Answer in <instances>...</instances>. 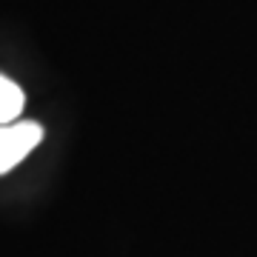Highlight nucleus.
Returning <instances> with one entry per match:
<instances>
[{
    "label": "nucleus",
    "mask_w": 257,
    "mask_h": 257,
    "mask_svg": "<svg viewBox=\"0 0 257 257\" xmlns=\"http://www.w3.org/2000/svg\"><path fill=\"white\" fill-rule=\"evenodd\" d=\"M43 140V126L35 120H18L0 126V175L12 172L32 149L40 146Z\"/></svg>",
    "instance_id": "obj_1"
},
{
    "label": "nucleus",
    "mask_w": 257,
    "mask_h": 257,
    "mask_svg": "<svg viewBox=\"0 0 257 257\" xmlns=\"http://www.w3.org/2000/svg\"><path fill=\"white\" fill-rule=\"evenodd\" d=\"M26 106V94L15 80H9L6 74H0V126L6 123H18V114Z\"/></svg>",
    "instance_id": "obj_2"
}]
</instances>
